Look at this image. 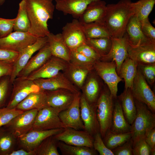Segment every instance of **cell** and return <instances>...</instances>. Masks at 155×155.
Masks as SVG:
<instances>
[{
    "label": "cell",
    "mask_w": 155,
    "mask_h": 155,
    "mask_svg": "<svg viewBox=\"0 0 155 155\" xmlns=\"http://www.w3.org/2000/svg\"><path fill=\"white\" fill-rule=\"evenodd\" d=\"M68 62L60 58L52 56L40 68L33 72L28 77L34 80L38 79L50 78L58 74L61 71H64Z\"/></svg>",
    "instance_id": "20"
},
{
    "label": "cell",
    "mask_w": 155,
    "mask_h": 155,
    "mask_svg": "<svg viewBox=\"0 0 155 155\" xmlns=\"http://www.w3.org/2000/svg\"><path fill=\"white\" fill-rule=\"evenodd\" d=\"M137 68L148 84L154 85L155 82V63L138 65Z\"/></svg>",
    "instance_id": "44"
},
{
    "label": "cell",
    "mask_w": 155,
    "mask_h": 155,
    "mask_svg": "<svg viewBox=\"0 0 155 155\" xmlns=\"http://www.w3.org/2000/svg\"><path fill=\"white\" fill-rule=\"evenodd\" d=\"M70 62L90 71L93 69L96 61L88 58L75 50L71 51Z\"/></svg>",
    "instance_id": "42"
},
{
    "label": "cell",
    "mask_w": 155,
    "mask_h": 155,
    "mask_svg": "<svg viewBox=\"0 0 155 155\" xmlns=\"http://www.w3.org/2000/svg\"><path fill=\"white\" fill-rule=\"evenodd\" d=\"M19 55V53L12 50L0 48V61L14 63Z\"/></svg>",
    "instance_id": "51"
},
{
    "label": "cell",
    "mask_w": 155,
    "mask_h": 155,
    "mask_svg": "<svg viewBox=\"0 0 155 155\" xmlns=\"http://www.w3.org/2000/svg\"><path fill=\"white\" fill-rule=\"evenodd\" d=\"M93 148L100 155H114L112 151L108 148L103 142L100 132H98L94 136Z\"/></svg>",
    "instance_id": "46"
},
{
    "label": "cell",
    "mask_w": 155,
    "mask_h": 155,
    "mask_svg": "<svg viewBox=\"0 0 155 155\" xmlns=\"http://www.w3.org/2000/svg\"><path fill=\"white\" fill-rule=\"evenodd\" d=\"M144 139L151 149L155 147V128L147 131L144 136Z\"/></svg>",
    "instance_id": "53"
},
{
    "label": "cell",
    "mask_w": 155,
    "mask_h": 155,
    "mask_svg": "<svg viewBox=\"0 0 155 155\" xmlns=\"http://www.w3.org/2000/svg\"><path fill=\"white\" fill-rule=\"evenodd\" d=\"M80 92L77 93L71 104L67 109L59 113V119L65 128L84 130L80 114Z\"/></svg>",
    "instance_id": "14"
},
{
    "label": "cell",
    "mask_w": 155,
    "mask_h": 155,
    "mask_svg": "<svg viewBox=\"0 0 155 155\" xmlns=\"http://www.w3.org/2000/svg\"><path fill=\"white\" fill-rule=\"evenodd\" d=\"M96 105L90 104L83 94H81L80 108L81 117L84 127V130L93 136L97 133L100 132Z\"/></svg>",
    "instance_id": "17"
},
{
    "label": "cell",
    "mask_w": 155,
    "mask_h": 155,
    "mask_svg": "<svg viewBox=\"0 0 155 155\" xmlns=\"http://www.w3.org/2000/svg\"><path fill=\"white\" fill-rule=\"evenodd\" d=\"M13 66V63L0 61V79L5 76H10Z\"/></svg>",
    "instance_id": "52"
},
{
    "label": "cell",
    "mask_w": 155,
    "mask_h": 155,
    "mask_svg": "<svg viewBox=\"0 0 155 155\" xmlns=\"http://www.w3.org/2000/svg\"><path fill=\"white\" fill-rule=\"evenodd\" d=\"M37 38L28 32L14 31L0 38V48L19 52L34 43Z\"/></svg>",
    "instance_id": "13"
},
{
    "label": "cell",
    "mask_w": 155,
    "mask_h": 155,
    "mask_svg": "<svg viewBox=\"0 0 155 155\" xmlns=\"http://www.w3.org/2000/svg\"><path fill=\"white\" fill-rule=\"evenodd\" d=\"M57 146L63 155H98L93 148L69 145L60 141H58Z\"/></svg>",
    "instance_id": "36"
},
{
    "label": "cell",
    "mask_w": 155,
    "mask_h": 155,
    "mask_svg": "<svg viewBox=\"0 0 155 155\" xmlns=\"http://www.w3.org/2000/svg\"><path fill=\"white\" fill-rule=\"evenodd\" d=\"M135 14L131 0H120L116 3L106 5L103 23L111 37L121 38L124 36L129 21Z\"/></svg>",
    "instance_id": "2"
},
{
    "label": "cell",
    "mask_w": 155,
    "mask_h": 155,
    "mask_svg": "<svg viewBox=\"0 0 155 155\" xmlns=\"http://www.w3.org/2000/svg\"><path fill=\"white\" fill-rule=\"evenodd\" d=\"M92 70L82 90V94L87 101L91 104L96 105L104 86L100 80V78L94 70V72H92Z\"/></svg>",
    "instance_id": "26"
},
{
    "label": "cell",
    "mask_w": 155,
    "mask_h": 155,
    "mask_svg": "<svg viewBox=\"0 0 155 155\" xmlns=\"http://www.w3.org/2000/svg\"><path fill=\"white\" fill-rule=\"evenodd\" d=\"M23 112L16 108H9L6 107L0 108V127L6 125L16 116Z\"/></svg>",
    "instance_id": "43"
},
{
    "label": "cell",
    "mask_w": 155,
    "mask_h": 155,
    "mask_svg": "<svg viewBox=\"0 0 155 155\" xmlns=\"http://www.w3.org/2000/svg\"><path fill=\"white\" fill-rule=\"evenodd\" d=\"M30 23L28 32L37 38L47 36L50 32L48 22L52 19L55 6L53 0H25Z\"/></svg>",
    "instance_id": "1"
},
{
    "label": "cell",
    "mask_w": 155,
    "mask_h": 155,
    "mask_svg": "<svg viewBox=\"0 0 155 155\" xmlns=\"http://www.w3.org/2000/svg\"><path fill=\"white\" fill-rule=\"evenodd\" d=\"M133 146V141L131 138L112 151L114 155H132Z\"/></svg>",
    "instance_id": "50"
},
{
    "label": "cell",
    "mask_w": 155,
    "mask_h": 155,
    "mask_svg": "<svg viewBox=\"0 0 155 155\" xmlns=\"http://www.w3.org/2000/svg\"><path fill=\"white\" fill-rule=\"evenodd\" d=\"M48 106L46 92L40 90L30 94L15 108L24 112L34 109L38 111Z\"/></svg>",
    "instance_id": "28"
},
{
    "label": "cell",
    "mask_w": 155,
    "mask_h": 155,
    "mask_svg": "<svg viewBox=\"0 0 155 155\" xmlns=\"http://www.w3.org/2000/svg\"><path fill=\"white\" fill-rule=\"evenodd\" d=\"M127 53L128 57L137 66L155 63V44L138 46H132L128 44Z\"/></svg>",
    "instance_id": "21"
},
{
    "label": "cell",
    "mask_w": 155,
    "mask_h": 155,
    "mask_svg": "<svg viewBox=\"0 0 155 155\" xmlns=\"http://www.w3.org/2000/svg\"><path fill=\"white\" fill-rule=\"evenodd\" d=\"M15 20L16 18L8 19L0 17V38L5 37L12 32Z\"/></svg>",
    "instance_id": "47"
},
{
    "label": "cell",
    "mask_w": 155,
    "mask_h": 155,
    "mask_svg": "<svg viewBox=\"0 0 155 155\" xmlns=\"http://www.w3.org/2000/svg\"><path fill=\"white\" fill-rule=\"evenodd\" d=\"M75 50L86 57L96 61L100 60L101 57L91 47L85 43Z\"/></svg>",
    "instance_id": "48"
},
{
    "label": "cell",
    "mask_w": 155,
    "mask_h": 155,
    "mask_svg": "<svg viewBox=\"0 0 155 155\" xmlns=\"http://www.w3.org/2000/svg\"><path fill=\"white\" fill-rule=\"evenodd\" d=\"M131 125L127 121L120 103L115 99L111 125L110 130L117 133H125L131 131Z\"/></svg>",
    "instance_id": "29"
},
{
    "label": "cell",
    "mask_w": 155,
    "mask_h": 155,
    "mask_svg": "<svg viewBox=\"0 0 155 155\" xmlns=\"http://www.w3.org/2000/svg\"><path fill=\"white\" fill-rule=\"evenodd\" d=\"M99 0H55V8L65 15L78 19L91 2Z\"/></svg>",
    "instance_id": "23"
},
{
    "label": "cell",
    "mask_w": 155,
    "mask_h": 155,
    "mask_svg": "<svg viewBox=\"0 0 155 155\" xmlns=\"http://www.w3.org/2000/svg\"><path fill=\"white\" fill-rule=\"evenodd\" d=\"M151 148L146 142L144 137H141L133 142V155H150Z\"/></svg>",
    "instance_id": "45"
},
{
    "label": "cell",
    "mask_w": 155,
    "mask_h": 155,
    "mask_svg": "<svg viewBox=\"0 0 155 155\" xmlns=\"http://www.w3.org/2000/svg\"><path fill=\"white\" fill-rule=\"evenodd\" d=\"M132 135L131 131L125 133H117L109 130L102 139L107 147L112 150L131 139Z\"/></svg>",
    "instance_id": "35"
},
{
    "label": "cell",
    "mask_w": 155,
    "mask_h": 155,
    "mask_svg": "<svg viewBox=\"0 0 155 155\" xmlns=\"http://www.w3.org/2000/svg\"><path fill=\"white\" fill-rule=\"evenodd\" d=\"M105 84L96 103V111L102 138L110 129L115 100Z\"/></svg>",
    "instance_id": "3"
},
{
    "label": "cell",
    "mask_w": 155,
    "mask_h": 155,
    "mask_svg": "<svg viewBox=\"0 0 155 155\" xmlns=\"http://www.w3.org/2000/svg\"><path fill=\"white\" fill-rule=\"evenodd\" d=\"M12 85L11 94L6 106L9 108H15L30 94L40 90L33 80L27 78L17 77Z\"/></svg>",
    "instance_id": "6"
},
{
    "label": "cell",
    "mask_w": 155,
    "mask_h": 155,
    "mask_svg": "<svg viewBox=\"0 0 155 155\" xmlns=\"http://www.w3.org/2000/svg\"><path fill=\"white\" fill-rule=\"evenodd\" d=\"M93 69L107 86L113 98L117 99L118 84L123 80L117 73L115 62L96 61Z\"/></svg>",
    "instance_id": "5"
},
{
    "label": "cell",
    "mask_w": 155,
    "mask_h": 155,
    "mask_svg": "<svg viewBox=\"0 0 155 155\" xmlns=\"http://www.w3.org/2000/svg\"><path fill=\"white\" fill-rule=\"evenodd\" d=\"M46 91L48 106L58 114L70 106L77 94L64 89Z\"/></svg>",
    "instance_id": "19"
},
{
    "label": "cell",
    "mask_w": 155,
    "mask_h": 155,
    "mask_svg": "<svg viewBox=\"0 0 155 155\" xmlns=\"http://www.w3.org/2000/svg\"><path fill=\"white\" fill-rule=\"evenodd\" d=\"M58 128L65 127L61 121L59 114L53 108L48 106L38 111L31 130Z\"/></svg>",
    "instance_id": "8"
},
{
    "label": "cell",
    "mask_w": 155,
    "mask_h": 155,
    "mask_svg": "<svg viewBox=\"0 0 155 155\" xmlns=\"http://www.w3.org/2000/svg\"><path fill=\"white\" fill-rule=\"evenodd\" d=\"M150 155H155V147L151 149Z\"/></svg>",
    "instance_id": "55"
},
{
    "label": "cell",
    "mask_w": 155,
    "mask_h": 155,
    "mask_svg": "<svg viewBox=\"0 0 155 155\" xmlns=\"http://www.w3.org/2000/svg\"><path fill=\"white\" fill-rule=\"evenodd\" d=\"M47 36L52 55L70 62L71 50L66 44L61 34H55L50 32Z\"/></svg>",
    "instance_id": "27"
},
{
    "label": "cell",
    "mask_w": 155,
    "mask_h": 155,
    "mask_svg": "<svg viewBox=\"0 0 155 155\" xmlns=\"http://www.w3.org/2000/svg\"><path fill=\"white\" fill-rule=\"evenodd\" d=\"M6 0H0V7L2 5L5 3Z\"/></svg>",
    "instance_id": "56"
},
{
    "label": "cell",
    "mask_w": 155,
    "mask_h": 155,
    "mask_svg": "<svg viewBox=\"0 0 155 155\" xmlns=\"http://www.w3.org/2000/svg\"><path fill=\"white\" fill-rule=\"evenodd\" d=\"M106 5L104 1L99 0L91 2L78 19L82 24L94 22H103Z\"/></svg>",
    "instance_id": "24"
},
{
    "label": "cell",
    "mask_w": 155,
    "mask_h": 155,
    "mask_svg": "<svg viewBox=\"0 0 155 155\" xmlns=\"http://www.w3.org/2000/svg\"><path fill=\"white\" fill-rule=\"evenodd\" d=\"M125 117L128 123L131 125L137 114L134 99L131 88L124 89L123 92L117 96Z\"/></svg>",
    "instance_id": "30"
},
{
    "label": "cell",
    "mask_w": 155,
    "mask_h": 155,
    "mask_svg": "<svg viewBox=\"0 0 155 155\" xmlns=\"http://www.w3.org/2000/svg\"><path fill=\"white\" fill-rule=\"evenodd\" d=\"M33 81L41 90L49 91L64 89L75 93L80 92L77 87L61 72L50 78L38 79Z\"/></svg>",
    "instance_id": "18"
},
{
    "label": "cell",
    "mask_w": 155,
    "mask_h": 155,
    "mask_svg": "<svg viewBox=\"0 0 155 155\" xmlns=\"http://www.w3.org/2000/svg\"><path fill=\"white\" fill-rule=\"evenodd\" d=\"M125 33L127 36L128 44L131 45L155 44L144 34L141 30V23L135 15L129 21Z\"/></svg>",
    "instance_id": "25"
},
{
    "label": "cell",
    "mask_w": 155,
    "mask_h": 155,
    "mask_svg": "<svg viewBox=\"0 0 155 155\" xmlns=\"http://www.w3.org/2000/svg\"><path fill=\"white\" fill-rule=\"evenodd\" d=\"M155 4V0H139L132 2L135 15L140 22L148 18Z\"/></svg>",
    "instance_id": "38"
},
{
    "label": "cell",
    "mask_w": 155,
    "mask_h": 155,
    "mask_svg": "<svg viewBox=\"0 0 155 155\" xmlns=\"http://www.w3.org/2000/svg\"><path fill=\"white\" fill-rule=\"evenodd\" d=\"M70 62L64 70L65 75L75 86L82 89L88 75L90 71Z\"/></svg>",
    "instance_id": "31"
},
{
    "label": "cell",
    "mask_w": 155,
    "mask_h": 155,
    "mask_svg": "<svg viewBox=\"0 0 155 155\" xmlns=\"http://www.w3.org/2000/svg\"><path fill=\"white\" fill-rule=\"evenodd\" d=\"M142 31L148 39L155 43V28L151 24L148 18L140 22Z\"/></svg>",
    "instance_id": "49"
},
{
    "label": "cell",
    "mask_w": 155,
    "mask_h": 155,
    "mask_svg": "<svg viewBox=\"0 0 155 155\" xmlns=\"http://www.w3.org/2000/svg\"><path fill=\"white\" fill-rule=\"evenodd\" d=\"M64 129L42 131L32 130L17 137V144L20 148L28 151H33L45 139L61 132Z\"/></svg>",
    "instance_id": "10"
},
{
    "label": "cell",
    "mask_w": 155,
    "mask_h": 155,
    "mask_svg": "<svg viewBox=\"0 0 155 155\" xmlns=\"http://www.w3.org/2000/svg\"><path fill=\"white\" fill-rule=\"evenodd\" d=\"M9 155H36V153L35 150L30 151L21 148L17 150H13Z\"/></svg>",
    "instance_id": "54"
},
{
    "label": "cell",
    "mask_w": 155,
    "mask_h": 155,
    "mask_svg": "<svg viewBox=\"0 0 155 155\" xmlns=\"http://www.w3.org/2000/svg\"><path fill=\"white\" fill-rule=\"evenodd\" d=\"M131 89L134 98L145 104L155 113L154 94L137 68Z\"/></svg>",
    "instance_id": "7"
},
{
    "label": "cell",
    "mask_w": 155,
    "mask_h": 155,
    "mask_svg": "<svg viewBox=\"0 0 155 155\" xmlns=\"http://www.w3.org/2000/svg\"><path fill=\"white\" fill-rule=\"evenodd\" d=\"M61 33L64 41L71 51L75 50L86 43V37L82 24L78 19L67 23L62 28Z\"/></svg>",
    "instance_id": "11"
},
{
    "label": "cell",
    "mask_w": 155,
    "mask_h": 155,
    "mask_svg": "<svg viewBox=\"0 0 155 155\" xmlns=\"http://www.w3.org/2000/svg\"><path fill=\"white\" fill-rule=\"evenodd\" d=\"M86 43L93 48L101 57L108 53L111 48L112 41L111 38H88Z\"/></svg>",
    "instance_id": "39"
},
{
    "label": "cell",
    "mask_w": 155,
    "mask_h": 155,
    "mask_svg": "<svg viewBox=\"0 0 155 155\" xmlns=\"http://www.w3.org/2000/svg\"><path fill=\"white\" fill-rule=\"evenodd\" d=\"M38 111L34 109L24 111L3 126L17 138L31 130Z\"/></svg>",
    "instance_id": "12"
},
{
    "label": "cell",
    "mask_w": 155,
    "mask_h": 155,
    "mask_svg": "<svg viewBox=\"0 0 155 155\" xmlns=\"http://www.w3.org/2000/svg\"><path fill=\"white\" fill-rule=\"evenodd\" d=\"M82 24L86 39L111 38L108 30L102 22H94Z\"/></svg>",
    "instance_id": "33"
},
{
    "label": "cell",
    "mask_w": 155,
    "mask_h": 155,
    "mask_svg": "<svg viewBox=\"0 0 155 155\" xmlns=\"http://www.w3.org/2000/svg\"><path fill=\"white\" fill-rule=\"evenodd\" d=\"M137 69V65L128 56L122 64L118 74L124 81V89L132 88Z\"/></svg>",
    "instance_id": "32"
},
{
    "label": "cell",
    "mask_w": 155,
    "mask_h": 155,
    "mask_svg": "<svg viewBox=\"0 0 155 155\" xmlns=\"http://www.w3.org/2000/svg\"><path fill=\"white\" fill-rule=\"evenodd\" d=\"M52 56L48 42L31 57L17 77L27 78L42 67Z\"/></svg>",
    "instance_id": "22"
},
{
    "label": "cell",
    "mask_w": 155,
    "mask_h": 155,
    "mask_svg": "<svg viewBox=\"0 0 155 155\" xmlns=\"http://www.w3.org/2000/svg\"><path fill=\"white\" fill-rule=\"evenodd\" d=\"M112 44L111 49L106 55L101 57L100 60L105 62L114 61L116 65V71L118 75L121 66L128 56V41L126 33L121 38H111Z\"/></svg>",
    "instance_id": "16"
},
{
    "label": "cell",
    "mask_w": 155,
    "mask_h": 155,
    "mask_svg": "<svg viewBox=\"0 0 155 155\" xmlns=\"http://www.w3.org/2000/svg\"><path fill=\"white\" fill-rule=\"evenodd\" d=\"M30 23L27 13L25 0H22L19 4V9L16 18L13 30L14 31L28 32Z\"/></svg>",
    "instance_id": "37"
},
{
    "label": "cell",
    "mask_w": 155,
    "mask_h": 155,
    "mask_svg": "<svg viewBox=\"0 0 155 155\" xmlns=\"http://www.w3.org/2000/svg\"><path fill=\"white\" fill-rule=\"evenodd\" d=\"M17 138L4 126L0 127V155H9L14 150Z\"/></svg>",
    "instance_id": "34"
},
{
    "label": "cell",
    "mask_w": 155,
    "mask_h": 155,
    "mask_svg": "<svg viewBox=\"0 0 155 155\" xmlns=\"http://www.w3.org/2000/svg\"><path fill=\"white\" fill-rule=\"evenodd\" d=\"M137 114L131 125L133 142L144 137L146 133L155 128V114L145 104L134 99Z\"/></svg>",
    "instance_id": "4"
},
{
    "label": "cell",
    "mask_w": 155,
    "mask_h": 155,
    "mask_svg": "<svg viewBox=\"0 0 155 155\" xmlns=\"http://www.w3.org/2000/svg\"><path fill=\"white\" fill-rule=\"evenodd\" d=\"M12 87L10 76L0 79V108L6 107L9 99Z\"/></svg>",
    "instance_id": "41"
},
{
    "label": "cell",
    "mask_w": 155,
    "mask_h": 155,
    "mask_svg": "<svg viewBox=\"0 0 155 155\" xmlns=\"http://www.w3.org/2000/svg\"><path fill=\"white\" fill-rule=\"evenodd\" d=\"M53 137L57 141L69 145L93 148L94 137L85 130L66 128Z\"/></svg>",
    "instance_id": "9"
},
{
    "label": "cell",
    "mask_w": 155,
    "mask_h": 155,
    "mask_svg": "<svg viewBox=\"0 0 155 155\" xmlns=\"http://www.w3.org/2000/svg\"><path fill=\"white\" fill-rule=\"evenodd\" d=\"M48 42L47 36L38 38L34 43L26 47L19 52L18 57L16 61L13 63V71L10 76V80L12 84L33 54L38 51Z\"/></svg>",
    "instance_id": "15"
},
{
    "label": "cell",
    "mask_w": 155,
    "mask_h": 155,
    "mask_svg": "<svg viewBox=\"0 0 155 155\" xmlns=\"http://www.w3.org/2000/svg\"><path fill=\"white\" fill-rule=\"evenodd\" d=\"M53 136L44 140L34 150L36 155H59L58 150V141Z\"/></svg>",
    "instance_id": "40"
}]
</instances>
